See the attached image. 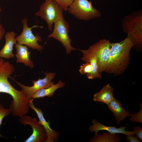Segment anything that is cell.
<instances>
[{
  "label": "cell",
  "mask_w": 142,
  "mask_h": 142,
  "mask_svg": "<svg viewBox=\"0 0 142 142\" xmlns=\"http://www.w3.org/2000/svg\"><path fill=\"white\" fill-rule=\"evenodd\" d=\"M15 71L14 66L8 61L0 58V93L8 94L13 100L10 105L11 111L17 113L22 112L28 106L29 100L22 90H18L11 85L8 78Z\"/></svg>",
  "instance_id": "obj_1"
},
{
  "label": "cell",
  "mask_w": 142,
  "mask_h": 142,
  "mask_svg": "<svg viewBox=\"0 0 142 142\" xmlns=\"http://www.w3.org/2000/svg\"><path fill=\"white\" fill-rule=\"evenodd\" d=\"M134 43L128 37L119 42L111 43L109 57L104 71L119 74L126 69L130 59V52Z\"/></svg>",
  "instance_id": "obj_2"
},
{
  "label": "cell",
  "mask_w": 142,
  "mask_h": 142,
  "mask_svg": "<svg viewBox=\"0 0 142 142\" xmlns=\"http://www.w3.org/2000/svg\"><path fill=\"white\" fill-rule=\"evenodd\" d=\"M122 26L124 32L132 41L134 46H141L142 44V12H133L122 19Z\"/></svg>",
  "instance_id": "obj_3"
},
{
  "label": "cell",
  "mask_w": 142,
  "mask_h": 142,
  "mask_svg": "<svg viewBox=\"0 0 142 142\" xmlns=\"http://www.w3.org/2000/svg\"><path fill=\"white\" fill-rule=\"evenodd\" d=\"M67 11L80 20L89 21L101 16L100 12L93 7L90 0H74Z\"/></svg>",
  "instance_id": "obj_4"
},
{
  "label": "cell",
  "mask_w": 142,
  "mask_h": 142,
  "mask_svg": "<svg viewBox=\"0 0 142 142\" xmlns=\"http://www.w3.org/2000/svg\"><path fill=\"white\" fill-rule=\"evenodd\" d=\"M63 10L54 0H45L40 7L39 11L35 15L40 17L47 23L48 30L52 31L54 22L63 16Z\"/></svg>",
  "instance_id": "obj_5"
},
{
  "label": "cell",
  "mask_w": 142,
  "mask_h": 142,
  "mask_svg": "<svg viewBox=\"0 0 142 142\" xmlns=\"http://www.w3.org/2000/svg\"><path fill=\"white\" fill-rule=\"evenodd\" d=\"M52 33L48 37L53 38L60 42L65 48L67 54H70L72 51L77 49L71 45L72 40L68 36L69 25L64 19L63 16L55 22Z\"/></svg>",
  "instance_id": "obj_6"
},
{
  "label": "cell",
  "mask_w": 142,
  "mask_h": 142,
  "mask_svg": "<svg viewBox=\"0 0 142 142\" xmlns=\"http://www.w3.org/2000/svg\"><path fill=\"white\" fill-rule=\"evenodd\" d=\"M111 43L109 40L102 39L91 46L87 50L88 52L95 55L98 62L99 73L104 72L108 61Z\"/></svg>",
  "instance_id": "obj_7"
},
{
  "label": "cell",
  "mask_w": 142,
  "mask_h": 142,
  "mask_svg": "<svg viewBox=\"0 0 142 142\" xmlns=\"http://www.w3.org/2000/svg\"><path fill=\"white\" fill-rule=\"evenodd\" d=\"M27 21V18L22 20L23 29L21 34L16 37L17 42L18 44L25 45L29 48L36 49L40 52L44 49V46L39 44L38 42L42 41V37L38 33L35 36L32 30V28L38 27L34 25L32 27H29Z\"/></svg>",
  "instance_id": "obj_8"
},
{
  "label": "cell",
  "mask_w": 142,
  "mask_h": 142,
  "mask_svg": "<svg viewBox=\"0 0 142 142\" xmlns=\"http://www.w3.org/2000/svg\"><path fill=\"white\" fill-rule=\"evenodd\" d=\"M19 120L22 124L29 125L32 129L31 135L25 142H45L47 138V134L43 126L34 117L23 115L19 119Z\"/></svg>",
  "instance_id": "obj_9"
},
{
  "label": "cell",
  "mask_w": 142,
  "mask_h": 142,
  "mask_svg": "<svg viewBox=\"0 0 142 142\" xmlns=\"http://www.w3.org/2000/svg\"><path fill=\"white\" fill-rule=\"evenodd\" d=\"M44 74L45 76L43 78H39L36 81L32 80L33 85L32 86L25 85L20 82L15 81L21 87V90L25 93L28 99L30 100L32 99V95L37 91L54 84V83L52 81L56 75L55 73H49L46 72Z\"/></svg>",
  "instance_id": "obj_10"
},
{
  "label": "cell",
  "mask_w": 142,
  "mask_h": 142,
  "mask_svg": "<svg viewBox=\"0 0 142 142\" xmlns=\"http://www.w3.org/2000/svg\"><path fill=\"white\" fill-rule=\"evenodd\" d=\"M32 98L29 100V104L30 108L34 110L36 113L39 121L43 126L46 131L47 138L45 142H55L58 140L59 133L53 130L50 127V122L47 121L45 119L41 109L36 107L34 105Z\"/></svg>",
  "instance_id": "obj_11"
},
{
  "label": "cell",
  "mask_w": 142,
  "mask_h": 142,
  "mask_svg": "<svg viewBox=\"0 0 142 142\" xmlns=\"http://www.w3.org/2000/svg\"><path fill=\"white\" fill-rule=\"evenodd\" d=\"M92 123L93 124L89 127V130L91 132H95V134L97 133L100 130H106L113 134L120 133L126 135H134L135 134L133 131H128L125 130L126 126H120L117 128L114 126H107L102 124L96 120H92Z\"/></svg>",
  "instance_id": "obj_12"
},
{
  "label": "cell",
  "mask_w": 142,
  "mask_h": 142,
  "mask_svg": "<svg viewBox=\"0 0 142 142\" xmlns=\"http://www.w3.org/2000/svg\"><path fill=\"white\" fill-rule=\"evenodd\" d=\"M16 34L13 31L7 32L5 36V43L0 51V57L5 59L13 58L15 55L13 53V47L17 43Z\"/></svg>",
  "instance_id": "obj_13"
},
{
  "label": "cell",
  "mask_w": 142,
  "mask_h": 142,
  "mask_svg": "<svg viewBox=\"0 0 142 142\" xmlns=\"http://www.w3.org/2000/svg\"><path fill=\"white\" fill-rule=\"evenodd\" d=\"M107 105L109 109L113 113L116 122L118 124L124 119L131 115V114L129 113V110L124 109L121 105V102L117 99H114Z\"/></svg>",
  "instance_id": "obj_14"
},
{
  "label": "cell",
  "mask_w": 142,
  "mask_h": 142,
  "mask_svg": "<svg viewBox=\"0 0 142 142\" xmlns=\"http://www.w3.org/2000/svg\"><path fill=\"white\" fill-rule=\"evenodd\" d=\"M15 47L16 50L15 54L16 63H23L31 69L33 68L34 64L29 58L31 52L28 51L27 46L17 43L15 44Z\"/></svg>",
  "instance_id": "obj_15"
},
{
  "label": "cell",
  "mask_w": 142,
  "mask_h": 142,
  "mask_svg": "<svg viewBox=\"0 0 142 142\" xmlns=\"http://www.w3.org/2000/svg\"><path fill=\"white\" fill-rule=\"evenodd\" d=\"M82 52L83 56L81 59L85 62H90L92 65V71L89 74L86 75L87 78L90 79L101 78V74L99 72L98 66L97 59L94 55L91 54L85 50H78Z\"/></svg>",
  "instance_id": "obj_16"
},
{
  "label": "cell",
  "mask_w": 142,
  "mask_h": 142,
  "mask_svg": "<svg viewBox=\"0 0 142 142\" xmlns=\"http://www.w3.org/2000/svg\"><path fill=\"white\" fill-rule=\"evenodd\" d=\"M114 91V88L109 84L105 85L100 91L94 94L93 100L103 102L107 105L115 99L113 95Z\"/></svg>",
  "instance_id": "obj_17"
},
{
  "label": "cell",
  "mask_w": 142,
  "mask_h": 142,
  "mask_svg": "<svg viewBox=\"0 0 142 142\" xmlns=\"http://www.w3.org/2000/svg\"><path fill=\"white\" fill-rule=\"evenodd\" d=\"M65 83L59 80L56 84L48 87L40 89L32 95V98H39L46 97H52L55 92L58 89L62 88L65 85Z\"/></svg>",
  "instance_id": "obj_18"
},
{
  "label": "cell",
  "mask_w": 142,
  "mask_h": 142,
  "mask_svg": "<svg viewBox=\"0 0 142 142\" xmlns=\"http://www.w3.org/2000/svg\"><path fill=\"white\" fill-rule=\"evenodd\" d=\"M121 138L117 134H111L109 132L102 134H95L90 139V142H120Z\"/></svg>",
  "instance_id": "obj_19"
},
{
  "label": "cell",
  "mask_w": 142,
  "mask_h": 142,
  "mask_svg": "<svg viewBox=\"0 0 142 142\" xmlns=\"http://www.w3.org/2000/svg\"><path fill=\"white\" fill-rule=\"evenodd\" d=\"M85 62L80 66L79 72L82 74L86 75L91 73L92 71V67L90 62Z\"/></svg>",
  "instance_id": "obj_20"
},
{
  "label": "cell",
  "mask_w": 142,
  "mask_h": 142,
  "mask_svg": "<svg viewBox=\"0 0 142 142\" xmlns=\"http://www.w3.org/2000/svg\"><path fill=\"white\" fill-rule=\"evenodd\" d=\"M142 104L140 105V109L137 113L131 114V117L129 119L130 121L133 122L142 123Z\"/></svg>",
  "instance_id": "obj_21"
},
{
  "label": "cell",
  "mask_w": 142,
  "mask_h": 142,
  "mask_svg": "<svg viewBox=\"0 0 142 142\" xmlns=\"http://www.w3.org/2000/svg\"><path fill=\"white\" fill-rule=\"evenodd\" d=\"M56 2L60 7L65 11H67L68 8L74 0H54Z\"/></svg>",
  "instance_id": "obj_22"
},
{
  "label": "cell",
  "mask_w": 142,
  "mask_h": 142,
  "mask_svg": "<svg viewBox=\"0 0 142 142\" xmlns=\"http://www.w3.org/2000/svg\"><path fill=\"white\" fill-rule=\"evenodd\" d=\"M11 113L9 109L5 108L3 105L0 103V126L2 123V121L4 118L8 115ZM0 136L3 137L0 133Z\"/></svg>",
  "instance_id": "obj_23"
},
{
  "label": "cell",
  "mask_w": 142,
  "mask_h": 142,
  "mask_svg": "<svg viewBox=\"0 0 142 142\" xmlns=\"http://www.w3.org/2000/svg\"><path fill=\"white\" fill-rule=\"evenodd\" d=\"M133 131L136 136L141 141H142V128L139 126L134 127Z\"/></svg>",
  "instance_id": "obj_24"
},
{
  "label": "cell",
  "mask_w": 142,
  "mask_h": 142,
  "mask_svg": "<svg viewBox=\"0 0 142 142\" xmlns=\"http://www.w3.org/2000/svg\"><path fill=\"white\" fill-rule=\"evenodd\" d=\"M126 139L128 142H141L138 139V138L136 136H133V135H128L126 136Z\"/></svg>",
  "instance_id": "obj_25"
},
{
  "label": "cell",
  "mask_w": 142,
  "mask_h": 142,
  "mask_svg": "<svg viewBox=\"0 0 142 142\" xmlns=\"http://www.w3.org/2000/svg\"><path fill=\"white\" fill-rule=\"evenodd\" d=\"M5 32V30L2 26L0 24V40L2 38Z\"/></svg>",
  "instance_id": "obj_26"
},
{
  "label": "cell",
  "mask_w": 142,
  "mask_h": 142,
  "mask_svg": "<svg viewBox=\"0 0 142 142\" xmlns=\"http://www.w3.org/2000/svg\"><path fill=\"white\" fill-rule=\"evenodd\" d=\"M1 10H2L1 8V6H0V13L1 12ZM0 24H1L0 23Z\"/></svg>",
  "instance_id": "obj_27"
}]
</instances>
